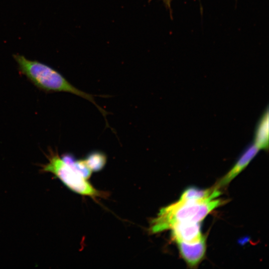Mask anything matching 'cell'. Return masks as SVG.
Wrapping results in <instances>:
<instances>
[{
  "label": "cell",
  "instance_id": "1",
  "mask_svg": "<svg viewBox=\"0 0 269 269\" xmlns=\"http://www.w3.org/2000/svg\"><path fill=\"white\" fill-rule=\"evenodd\" d=\"M13 56L21 73L39 89L48 92H68L81 97L92 102L103 116H106L107 112L97 104L92 95L75 87L54 69L38 61L29 60L22 55L14 54Z\"/></svg>",
  "mask_w": 269,
  "mask_h": 269
},
{
  "label": "cell",
  "instance_id": "2",
  "mask_svg": "<svg viewBox=\"0 0 269 269\" xmlns=\"http://www.w3.org/2000/svg\"><path fill=\"white\" fill-rule=\"evenodd\" d=\"M221 199L180 201L162 208L151 223L150 232L170 229L180 223H200L212 210L222 205Z\"/></svg>",
  "mask_w": 269,
  "mask_h": 269
},
{
  "label": "cell",
  "instance_id": "3",
  "mask_svg": "<svg viewBox=\"0 0 269 269\" xmlns=\"http://www.w3.org/2000/svg\"><path fill=\"white\" fill-rule=\"evenodd\" d=\"M47 157V163L41 165L42 172L54 174L69 189L75 193L91 197L101 195V192L86 179L76 172L57 152L50 150Z\"/></svg>",
  "mask_w": 269,
  "mask_h": 269
},
{
  "label": "cell",
  "instance_id": "4",
  "mask_svg": "<svg viewBox=\"0 0 269 269\" xmlns=\"http://www.w3.org/2000/svg\"><path fill=\"white\" fill-rule=\"evenodd\" d=\"M260 149L253 143L244 150L231 170L219 181L216 186L218 188L225 186L237 176L256 156Z\"/></svg>",
  "mask_w": 269,
  "mask_h": 269
},
{
  "label": "cell",
  "instance_id": "5",
  "mask_svg": "<svg viewBox=\"0 0 269 269\" xmlns=\"http://www.w3.org/2000/svg\"><path fill=\"white\" fill-rule=\"evenodd\" d=\"M175 241L194 243L201 240L202 236L200 223H180L174 225L170 229Z\"/></svg>",
  "mask_w": 269,
  "mask_h": 269
},
{
  "label": "cell",
  "instance_id": "6",
  "mask_svg": "<svg viewBox=\"0 0 269 269\" xmlns=\"http://www.w3.org/2000/svg\"><path fill=\"white\" fill-rule=\"evenodd\" d=\"M176 242L182 257L190 266L197 265L204 257L206 251L204 237L200 241L194 243Z\"/></svg>",
  "mask_w": 269,
  "mask_h": 269
},
{
  "label": "cell",
  "instance_id": "7",
  "mask_svg": "<svg viewBox=\"0 0 269 269\" xmlns=\"http://www.w3.org/2000/svg\"><path fill=\"white\" fill-rule=\"evenodd\" d=\"M260 150H268L269 145V113L267 107L256 125L253 143Z\"/></svg>",
  "mask_w": 269,
  "mask_h": 269
},
{
  "label": "cell",
  "instance_id": "8",
  "mask_svg": "<svg viewBox=\"0 0 269 269\" xmlns=\"http://www.w3.org/2000/svg\"><path fill=\"white\" fill-rule=\"evenodd\" d=\"M219 189L216 186L205 190L189 187L183 192L179 200L199 201L213 199L220 194Z\"/></svg>",
  "mask_w": 269,
  "mask_h": 269
},
{
  "label": "cell",
  "instance_id": "9",
  "mask_svg": "<svg viewBox=\"0 0 269 269\" xmlns=\"http://www.w3.org/2000/svg\"><path fill=\"white\" fill-rule=\"evenodd\" d=\"M61 157L67 162L73 169L79 175L85 179L89 178L92 171L88 166L84 159H76L70 154H64Z\"/></svg>",
  "mask_w": 269,
  "mask_h": 269
},
{
  "label": "cell",
  "instance_id": "10",
  "mask_svg": "<svg viewBox=\"0 0 269 269\" xmlns=\"http://www.w3.org/2000/svg\"><path fill=\"white\" fill-rule=\"evenodd\" d=\"M84 159L92 171H98L105 165L107 157L101 152L94 151L89 154Z\"/></svg>",
  "mask_w": 269,
  "mask_h": 269
},
{
  "label": "cell",
  "instance_id": "11",
  "mask_svg": "<svg viewBox=\"0 0 269 269\" xmlns=\"http://www.w3.org/2000/svg\"><path fill=\"white\" fill-rule=\"evenodd\" d=\"M166 8L169 10L171 14V2L172 0H161Z\"/></svg>",
  "mask_w": 269,
  "mask_h": 269
}]
</instances>
